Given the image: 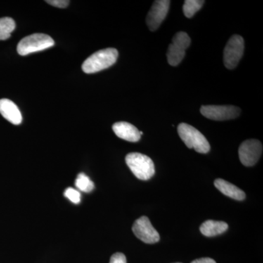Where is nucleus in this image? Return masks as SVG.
Listing matches in <instances>:
<instances>
[{"label": "nucleus", "mask_w": 263, "mask_h": 263, "mask_svg": "<svg viewBox=\"0 0 263 263\" xmlns=\"http://www.w3.org/2000/svg\"><path fill=\"white\" fill-rule=\"evenodd\" d=\"M205 1L201 0H186L183 6V11L185 16L192 18L197 11L201 9Z\"/></svg>", "instance_id": "dca6fc26"}, {"label": "nucleus", "mask_w": 263, "mask_h": 263, "mask_svg": "<svg viewBox=\"0 0 263 263\" xmlns=\"http://www.w3.org/2000/svg\"><path fill=\"white\" fill-rule=\"evenodd\" d=\"M0 114L15 125H19L22 122V115L18 106L8 99L0 100Z\"/></svg>", "instance_id": "9b49d317"}, {"label": "nucleus", "mask_w": 263, "mask_h": 263, "mask_svg": "<svg viewBox=\"0 0 263 263\" xmlns=\"http://www.w3.org/2000/svg\"><path fill=\"white\" fill-rule=\"evenodd\" d=\"M176 263H181V262H176Z\"/></svg>", "instance_id": "5701e85b"}, {"label": "nucleus", "mask_w": 263, "mask_h": 263, "mask_svg": "<svg viewBox=\"0 0 263 263\" xmlns=\"http://www.w3.org/2000/svg\"><path fill=\"white\" fill-rule=\"evenodd\" d=\"M133 231L135 235L146 243L153 245L160 239L158 232L155 230L147 216H141L135 221L133 226Z\"/></svg>", "instance_id": "6e6552de"}, {"label": "nucleus", "mask_w": 263, "mask_h": 263, "mask_svg": "<svg viewBox=\"0 0 263 263\" xmlns=\"http://www.w3.org/2000/svg\"><path fill=\"white\" fill-rule=\"evenodd\" d=\"M76 186L80 191L88 193L94 190L95 184L86 174L81 173L76 180Z\"/></svg>", "instance_id": "f3484780"}, {"label": "nucleus", "mask_w": 263, "mask_h": 263, "mask_svg": "<svg viewBox=\"0 0 263 263\" xmlns=\"http://www.w3.org/2000/svg\"><path fill=\"white\" fill-rule=\"evenodd\" d=\"M119 53L115 48H105L95 52L85 60L82 70L85 73H95L108 68L117 62Z\"/></svg>", "instance_id": "f257e3e1"}, {"label": "nucleus", "mask_w": 263, "mask_h": 263, "mask_svg": "<svg viewBox=\"0 0 263 263\" xmlns=\"http://www.w3.org/2000/svg\"><path fill=\"white\" fill-rule=\"evenodd\" d=\"M240 109L233 105H202L200 113L207 119L227 121L235 119L240 114Z\"/></svg>", "instance_id": "423d86ee"}, {"label": "nucleus", "mask_w": 263, "mask_h": 263, "mask_svg": "<svg viewBox=\"0 0 263 263\" xmlns=\"http://www.w3.org/2000/svg\"><path fill=\"white\" fill-rule=\"evenodd\" d=\"M178 133L189 148H193L201 154H207L210 151V144L206 138L193 126L181 123L178 127Z\"/></svg>", "instance_id": "f03ea898"}, {"label": "nucleus", "mask_w": 263, "mask_h": 263, "mask_svg": "<svg viewBox=\"0 0 263 263\" xmlns=\"http://www.w3.org/2000/svg\"><path fill=\"white\" fill-rule=\"evenodd\" d=\"M245 51V41L241 36L235 34L227 43L224 50V64L229 70L234 69L239 63Z\"/></svg>", "instance_id": "39448f33"}, {"label": "nucleus", "mask_w": 263, "mask_h": 263, "mask_svg": "<svg viewBox=\"0 0 263 263\" xmlns=\"http://www.w3.org/2000/svg\"><path fill=\"white\" fill-rule=\"evenodd\" d=\"M170 4L169 0H157L153 3L146 18L147 25L151 31L155 32L160 27L168 13Z\"/></svg>", "instance_id": "1a4fd4ad"}, {"label": "nucleus", "mask_w": 263, "mask_h": 263, "mask_svg": "<svg viewBox=\"0 0 263 263\" xmlns=\"http://www.w3.org/2000/svg\"><path fill=\"white\" fill-rule=\"evenodd\" d=\"M54 46V41L49 35L41 33L31 34L24 37L17 46L21 56H26L34 52L41 51Z\"/></svg>", "instance_id": "20e7f679"}, {"label": "nucleus", "mask_w": 263, "mask_h": 263, "mask_svg": "<svg viewBox=\"0 0 263 263\" xmlns=\"http://www.w3.org/2000/svg\"><path fill=\"white\" fill-rule=\"evenodd\" d=\"M173 42L175 45L180 46L186 50V48L190 46L191 43V39H190V36L184 32H179L176 33L175 34L174 37H173Z\"/></svg>", "instance_id": "a211bd4d"}, {"label": "nucleus", "mask_w": 263, "mask_h": 263, "mask_svg": "<svg viewBox=\"0 0 263 263\" xmlns=\"http://www.w3.org/2000/svg\"><path fill=\"white\" fill-rule=\"evenodd\" d=\"M48 4L57 7V8H65L68 6L70 1L68 0H47Z\"/></svg>", "instance_id": "aec40b11"}, {"label": "nucleus", "mask_w": 263, "mask_h": 263, "mask_svg": "<svg viewBox=\"0 0 263 263\" xmlns=\"http://www.w3.org/2000/svg\"><path fill=\"white\" fill-rule=\"evenodd\" d=\"M191 263H216L214 259L209 257H203V258L195 259Z\"/></svg>", "instance_id": "4be33fe9"}, {"label": "nucleus", "mask_w": 263, "mask_h": 263, "mask_svg": "<svg viewBox=\"0 0 263 263\" xmlns=\"http://www.w3.org/2000/svg\"><path fill=\"white\" fill-rule=\"evenodd\" d=\"M65 196L75 204H79L81 201V194L75 189L67 188L65 192Z\"/></svg>", "instance_id": "6ab92c4d"}, {"label": "nucleus", "mask_w": 263, "mask_h": 263, "mask_svg": "<svg viewBox=\"0 0 263 263\" xmlns=\"http://www.w3.org/2000/svg\"><path fill=\"white\" fill-rule=\"evenodd\" d=\"M126 163L138 179L147 181L155 174L153 161L148 156L141 153H130L126 156Z\"/></svg>", "instance_id": "7ed1b4c3"}, {"label": "nucleus", "mask_w": 263, "mask_h": 263, "mask_svg": "<svg viewBox=\"0 0 263 263\" xmlns=\"http://www.w3.org/2000/svg\"><path fill=\"white\" fill-rule=\"evenodd\" d=\"M15 28V23L13 18L9 17L0 18V41L10 38Z\"/></svg>", "instance_id": "2eb2a0df"}, {"label": "nucleus", "mask_w": 263, "mask_h": 263, "mask_svg": "<svg viewBox=\"0 0 263 263\" xmlns=\"http://www.w3.org/2000/svg\"><path fill=\"white\" fill-rule=\"evenodd\" d=\"M185 57V50L174 43L170 44L167 50V58L169 65L171 66H177L181 63Z\"/></svg>", "instance_id": "4468645a"}, {"label": "nucleus", "mask_w": 263, "mask_h": 263, "mask_svg": "<svg viewBox=\"0 0 263 263\" xmlns=\"http://www.w3.org/2000/svg\"><path fill=\"white\" fill-rule=\"evenodd\" d=\"M228 224L224 221L207 220L202 223L200 230L202 235L206 237H214L226 233Z\"/></svg>", "instance_id": "ddd939ff"}, {"label": "nucleus", "mask_w": 263, "mask_h": 263, "mask_svg": "<svg viewBox=\"0 0 263 263\" xmlns=\"http://www.w3.org/2000/svg\"><path fill=\"white\" fill-rule=\"evenodd\" d=\"M214 185L221 193L226 196L236 200H243L246 198V194L243 190L237 187L233 183L228 182L226 180L218 179L214 181Z\"/></svg>", "instance_id": "f8f14e48"}, {"label": "nucleus", "mask_w": 263, "mask_h": 263, "mask_svg": "<svg viewBox=\"0 0 263 263\" xmlns=\"http://www.w3.org/2000/svg\"><path fill=\"white\" fill-rule=\"evenodd\" d=\"M113 130L121 139L136 143L141 139L140 131L133 124L125 122L115 123L113 125Z\"/></svg>", "instance_id": "9d476101"}, {"label": "nucleus", "mask_w": 263, "mask_h": 263, "mask_svg": "<svg viewBox=\"0 0 263 263\" xmlns=\"http://www.w3.org/2000/svg\"><path fill=\"white\" fill-rule=\"evenodd\" d=\"M262 153V143L256 139H249L243 142L238 150L240 162L247 167H252L257 163Z\"/></svg>", "instance_id": "0eeeda50"}, {"label": "nucleus", "mask_w": 263, "mask_h": 263, "mask_svg": "<svg viewBox=\"0 0 263 263\" xmlns=\"http://www.w3.org/2000/svg\"><path fill=\"white\" fill-rule=\"evenodd\" d=\"M109 263H127V258L124 254L118 252L111 256Z\"/></svg>", "instance_id": "412c9836"}]
</instances>
